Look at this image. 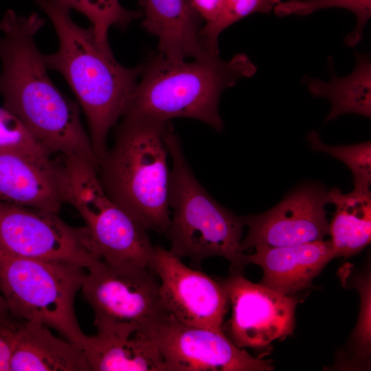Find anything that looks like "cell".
<instances>
[{"label": "cell", "instance_id": "6da1fadb", "mask_svg": "<svg viewBox=\"0 0 371 371\" xmlns=\"http://www.w3.org/2000/svg\"><path fill=\"white\" fill-rule=\"evenodd\" d=\"M45 21L36 13L9 10L0 23V95L3 107L17 117L51 154L70 155L98 165L78 104L49 77L35 36Z\"/></svg>", "mask_w": 371, "mask_h": 371}, {"label": "cell", "instance_id": "7a4b0ae2", "mask_svg": "<svg viewBox=\"0 0 371 371\" xmlns=\"http://www.w3.org/2000/svg\"><path fill=\"white\" fill-rule=\"evenodd\" d=\"M53 23L59 47L44 55L47 69L66 80L88 123L89 135L98 163L104 155L111 129L122 117L144 65L127 68L115 58L109 44L100 43L90 26L71 19L70 10L52 0H35Z\"/></svg>", "mask_w": 371, "mask_h": 371}, {"label": "cell", "instance_id": "3957f363", "mask_svg": "<svg viewBox=\"0 0 371 371\" xmlns=\"http://www.w3.org/2000/svg\"><path fill=\"white\" fill-rule=\"evenodd\" d=\"M143 65L142 79L129 97L122 117L163 122L188 117L218 131L223 129L218 112L222 92L257 70L245 54H237L229 60L214 54L192 62L172 61L159 54Z\"/></svg>", "mask_w": 371, "mask_h": 371}, {"label": "cell", "instance_id": "277c9868", "mask_svg": "<svg viewBox=\"0 0 371 371\" xmlns=\"http://www.w3.org/2000/svg\"><path fill=\"white\" fill-rule=\"evenodd\" d=\"M169 122L123 116L114 143L98 166L111 199L146 229L165 234L170 223L165 134Z\"/></svg>", "mask_w": 371, "mask_h": 371}, {"label": "cell", "instance_id": "5b68a950", "mask_svg": "<svg viewBox=\"0 0 371 371\" xmlns=\"http://www.w3.org/2000/svg\"><path fill=\"white\" fill-rule=\"evenodd\" d=\"M165 139L172 159L168 190L170 218L165 233L171 244L170 251L180 258H189L195 267L207 258L221 256L243 273L248 263L241 247L242 217L215 201L198 181L170 123Z\"/></svg>", "mask_w": 371, "mask_h": 371}, {"label": "cell", "instance_id": "8992f818", "mask_svg": "<svg viewBox=\"0 0 371 371\" xmlns=\"http://www.w3.org/2000/svg\"><path fill=\"white\" fill-rule=\"evenodd\" d=\"M85 269L69 262L17 256L0 249V287L12 316L52 328L81 350L87 335L78 322L74 301Z\"/></svg>", "mask_w": 371, "mask_h": 371}, {"label": "cell", "instance_id": "52a82bcc", "mask_svg": "<svg viewBox=\"0 0 371 371\" xmlns=\"http://www.w3.org/2000/svg\"><path fill=\"white\" fill-rule=\"evenodd\" d=\"M58 156L65 202L85 221L94 255L111 266L137 265L151 269L155 247L148 230L107 195L97 166L80 157Z\"/></svg>", "mask_w": 371, "mask_h": 371}, {"label": "cell", "instance_id": "ba28073f", "mask_svg": "<svg viewBox=\"0 0 371 371\" xmlns=\"http://www.w3.org/2000/svg\"><path fill=\"white\" fill-rule=\"evenodd\" d=\"M155 275L146 267L111 266L101 260L87 269L81 289L93 311L97 333L142 334L168 313Z\"/></svg>", "mask_w": 371, "mask_h": 371}, {"label": "cell", "instance_id": "9c48e42d", "mask_svg": "<svg viewBox=\"0 0 371 371\" xmlns=\"http://www.w3.org/2000/svg\"><path fill=\"white\" fill-rule=\"evenodd\" d=\"M0 249L17 256L69 262L87 269L99 260L85 226H71L58 213L1 199Z\"/></svg>", "mask_w": 371, "mask_h": 371}, {"label": "cell", "instance_id": "30bf717a", "mask_svg": "<svg viewBox=\"0 0 371 371\" xmlns=\"http://www.w3.org/2000/svg\"><path fill=\"white\" fill-rule=\"evenodd\" d=\"M168 371H270V360L251 356L224 334L185 324L168 313L144 333Z\"/></svg>", "mask_w": 371, "mask_h": 371}, {"label": "cell", "instance_id": "8fae6325", "mask_svg": "<svg viewBox=\"0 0 371 371\" xmlns=\"http://www.w3.org/2000/svg\"><path fill=\"white\" fill-rule=\"evenodd\" d=\"M151 269L160 279L161 300L170 315L185 324L223 333L229 300L221 282L187 267L159 245L155 247Z\"/></svg>", "mask_w": 371, "mask_h": 371}, {"label": "cell", "instance_id": "7c38bea8", "mask_svg": "<svg viewBox=\"0 0 371 371\" xmlns=\"http://www.w3.org/2000/svg\"><path fill=\"white\" fill-rule=\"evenodd\" d=\"M221 283L232 310L227 337L236 346L262 348L292 333L296 298L253 283L234 269Z\"/></svg>", "mask_w": 371, "mask_h": 371}, {"label": "cell", "instance_id": "4fadbf2b", "mask_svg": "<svg viewBox=\"0 0 371 371\" xmlns=\"http://www.w3.org/2000/svg\"><path fill=\"white\" fill-rule=\"evenodd\" d=\"M330 203L323 186L306 183L286 195L278 205L260 214L243 216L249 228L241 241L243 251L281 247L323 240L329 223L325 205Z\"/></svg>", "mask_w": 371, "mask_h": 371}, {"label": "cell", "instance_id": "5bb4252c", "mask_svg": "<svg viewBox=\"0 0 371 371\" xmlns=\"http://www.w3.org/2000/svg\"><path fill=\"white\" fill-rule=\"evenodd\" d=\"M0 199L58 213L65 202L57 160L43 161L20 153L0 150Z\"/></svg>", "mask_w": 371, "mask_h": 371}, {"label": "cell", "instance_id": "9a60e30c", "mask_svg": "<svg viewBox=\"0 0 371 371\" xmlns=\"http://www.w3.org/2000/svg\"><path fill=\"white\" fill-rule=\"evenodd\" d=\"M255 249L254 254L247 255V261L262 267L263 277L259 284L286 295L309 287L327 263L337 257L331 240Z\"/></svg>", "mask_w": 371, "mask_h": 371}, {"label": "cell", "instance_id": "2e32d148", "mask_svg": "<svg viewBox=\"0 0 371 371\" xmlns=\"http://www.w3.org/2000/svg\"><path fill=\"white\" fill-rule=\"evenodd\" d=\"M143 27L159 40L160 54L172 61L200 59L215 54L205 45L201 19L189 0H139Z\"/></svg>", "mask_w": 371, "mask_h": 371}, {"label": "cell", "instance_id": "e0dca14e", "mask_svg": "<svg viewBox=\"0 0 371 371\" xmlns=\"http://www.w3.org/2000/svg\"><path fill=\"white\" fill-rule=\"evenodd\" d=\"M9 370L91 371L81 349L30 321H21L17 328Z\"/></svg>", "mask_w": 371, "mask_h": 371}, {"label": "cell", "instance_id": "ac0fdd59", "mask_svg": "<svg viewBox=\"0 0 371 371\" xmlns=\"http://www.w3.org/2000/svg\"><path fill=\"white\" fill-rule=\"evenodd\" d=\"M356 65L352 72L344 77L335 73L331 56L328 58L330 80L328 82L305 75L302 82L309 92L317 98L328 99L331 109L324 122L339 115L355 113L371 117V59L368 54L355 52Z\"/></svg>", "mask_w": 371, "mask_h": 371}, {"label": "cell", "instance_id": "d6986e66", "mask_svg": "<svg viewBox=\"0 0 371 371\" xmlns=\"http://www.w3.org/2000/svg\"><path fill=\"white\" fill-rule=\"evenodd\" d=\"M91 371H168L156 346L139 334L87 336L82 349Z\"/></svg>", "mask_w": 371, "mask_h": 371}, {"label": "cell", "instance_id": "ffe728a7", "mask_svg": "<svg viewBox=\"0 0 371 371\" xmlns=\"http://www.w3.org/2000/svg\"><path fill=\"white\" fill-rule=\"evenodd\" d=\"M336 210L328 234L337 257H349L361 251L371 240V193L353 190L344 194L337 188L328 191Z\"/></svg>", "mask_w": 371, "mask_h": 371}, {"label": "cell", "instance_id": "44dd1931", "mask_svg": "<svg viewBox=\"0 0 371 371\" xmlns=\"http://www.w3.org/2000/svg\"><path fill=\"white\" fill-rule=\"evenodd\" d=\"M57 5L76 10L91 22L98 41L108 44L111 27H124L135 19L143 16L142 12L128 10L118 0H52Z\"/></svg>", "mask_w": 371, "mask_h": 371}, {"label": "cell", "instance_id": "7402d4cb", "mask_svg": "<svg viewBox=\"0 0 371 371\" xmlns=\"http://www.w3.org/2000/svg\"><path fill=\"white\" fill-rule=\"evenodd\" d=\"M339 8L355 14V27L344 39L348 47H355L362 39L364 27L371 16V0H289L280 1L273 8L276 15L283 17L289 15L306 16L315 11Z\"/></svg>", "mask_w": 371, "mask_h": 371}, {"label": "cell", "instance_id": "603a6c76", "mask_svg": "<svg viewBox=\"0 0 371 371\" xmlns=\"http://www.w3.org/2000/svg\"><path fill=\"white\" fill-rule=\"evenodd\" d=\"M311 148L328 153L344 162L352 171L354 190L368 192L371 183V142L349 146H329L322 142L319 135L311 131L307 135Z\"/></svg>", "mask_w": 371, "mask_h": 371}, {"label": "cell", "instance_id": "cb8c5ba5", "mask_svg": "<svg viewBox=\"0 0 371 371\" xmlns=\"http://www.w3.org/2000/svg\"><path fill=\"white\" fill-rule=\"evenodd\" d=\"M281 0H226L219 18L212 25L203 26L201 38L211 52L219 54L218 38L227 27L254 13H270Z\"/></svg>", "mask_w": 371, "mask_h": 371}, {"label": "cell", "instance_id": "d4e9b609", "mask_svg": "<svg viewBox=\"0 0 371 371\" xmlns=\"http://www.w3.org/2000/svg\"><path fill=\"white\" fill-rule=\"evenodd\" d=\"M0 150L20 153L43 161L54 159L21 120L3 106L0 107Z\"/></svg>", "mask_w": 371, "mask_h": 371}, {"label": "cell", "instance_id": "484cf974", "mask_svg": "<svg viewBox=\"0 0 371 371\" xmlns=\"http://www.w3.org/2000/svg\"><path fill=\"white\" fill-rule=\"evenodd\" d=\"M355 285L361 294V311L355 329V341L360 350V355H368L370 346V280L366 276L357 279Z\"/></svg>", "mask_w": 371, "mask_h": 371}, {"label": "cell", "instance_id": "4316f807", "mask_svg": "<svg viewBox=\"0 0 371 371\" xmlns=\"http://www.w3.org/2000/svg\"><path fill=\"white\" fill-rule=\"evenodd\" d=\"M22 320L0 321V371H10L9 364L17 328Z\"/></svg>", "mask_w": 371, "mask_h": 371}, {"label": "cell", "instance_id": "83f0119b", "mask_svg": "<svg viewBox=\"0 0 371 371\" xmlns=\"http://www.w3.org/2000/svg\"><path fill=\"white\" fill-rule=\"evenodd\" d=\"M194 11L205 22L203 26L214 23L221 16L226 0H189Z\"/></svg>", "mask_w": 371, "mask_h": 371}, {"label": "cell", "instance_id": "f1b7e54d", "mask_svg": "<svg viewBox=\"0 0 371 371\" xmlns=\"http://www.w3.org/2000/svg\"><path fill=\"white\" fill-rule=\"evenodd\" d=\"M14 318L10 313L0 287V321L9 320Z\"/></svg>", "mask_w": 371, "mask_h": 371}]
</instances>
